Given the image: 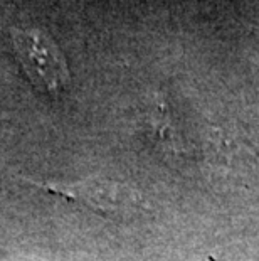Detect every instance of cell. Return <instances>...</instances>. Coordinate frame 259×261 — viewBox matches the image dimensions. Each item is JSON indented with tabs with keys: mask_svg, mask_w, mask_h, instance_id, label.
Instances as JSON below:
<instances>
[{
	"mask_svg": "<svg viewBox=\"0 0 259 261\" xmlns=\"http://www.w3.org/2000/svg\"><path fill=\"white\" fill-rule=\"evenodd\" d=\"M19 179L41 191L86 205L106 218H135L148 207L147 201L136 189L123 182L104 179V177H88V179L68 182V184L54 180L46 182L29 175H20Z\"/></svg>",
	"mask_w": 259,
	"mask_h": 261,
	"instance_id": "cell-1",
	"label": "cell"
},
{
	"mask_svg": "<svg viewBox=\"0 0 259 261\" xmlns=\"http://www.w3.org/2000/svg\"><path fill=\"white\" fill-rule=\"evenodd\" d=\"M10 41L22 71L37 91L54 96L69 86L68 61L46 31L39 27H12Z\"/></svg>",
	"mask_w": 259,
	"mask_h": 261,
	"instance_id": "cell-2",
	"label": "cell"
},
{
	"mask_svg": "<svg viewBox=\"0 0 259 261\" xmlns=\"http://www.w3.org/2000/svg\"><path fill=\"white\" fill-rule=\"evenodd\" d=\"M4 261H51V259H46L42 256H36V254H14Z\"/></svg>",
	"mask_w": 259,
	"mask_h": 261,
	"instance_id": "cell-3",
	"label": "cell"
}]
</instances>
